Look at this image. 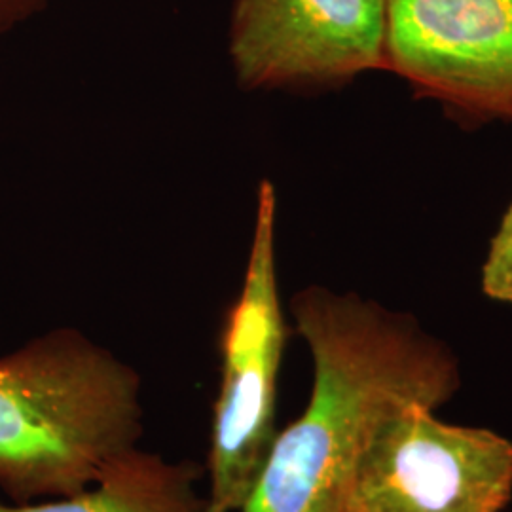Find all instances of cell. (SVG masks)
<instances>
[{
    "label": "cell",
    "mask_w": 512,
    "mask_h": 512,
    "mask_svg": "<svg viewBox=\"0 0 512 512\" xmlns=\"http://www.w3.org/2000/svg\"><path fill=\"white\" fill-rule=\"evenodd\" d=\"M313 363L310 401L277 433L243 512H348L355 473L401 408H439L459 389L452 349L408 315L310 285L291 298Z\"/></svg>",
    "instance_id": "obj_1"
},
{
    "label": "cell",
    "mask_w": 512,
    "mask_h": 512,
    "mask_svg": "<svg viewBox=\"0 0 512 512\" xmlns=\"http://www.w3.org/2000/svg\"><path fill=\"white\" fill-rule=\"evenodd\" d=\"M141 374L73 327L0 357V490L25 505L88 490L145 433Z\"/></svg>",
    "instance_id": "obj_2"
},
{
    "label": "cell",
    "mask_w": 512,
    "mask_h": 512,
    "mask_svg": "<svg viewBox=\"0 0 512 512\" xmlns=\"http://www.w3.org/2000/svg\"><path fill=\"white\" fill-rule=\"evenodd\" d=\"M275 224V186L262 179L241 291L220 329L219 389L203 463L211 512H243L279 433L277 384L289 325L279 296Z\"/></svg>",
    "instance_id": "obj_3"
},
{
    "label": "cell",
    "mask_w": 512,
    "mask_h": 512,
    "mask_svg": "<svg viewBox=\"0 0 512 512\" xmlns=\"http://www.w3.org/2000/svg\"><path fill=\"white\" fill-rule=\"evenodd\" d=\"M511 499V440L444 423L412 403L370 444L348 512H501Z\"/></svg>",
    "instance_id": "obj_4"
},
{
    "label": "cell",
    "mask_w": 512,
    "mask_h": 512,
    "mask_svg": "<svg viewBox=\"0 0 512 512\" xmlns=\"http://www.w3.org/2000/svg\"><path fill=\"white\" fill-rule=\"evenodd\" d=\"M385 71L461 124H512V0H387Z\"/></svg>",
    "instance_id": "obj_5"
},
{
    "label": "cell",
    "mask_w": 512,
    "mask_h": 512,
    "mask_svg": "<svg viewBox=\"0 0 512 512\" xmlns=\"http://www.w3.org/2000/svg\"><path fill=\"white\" fill-rule=\"evenodd\" d=\"M387 0H234L228 54L249 92H325L385 71Z\"/></svg>",
    "instance_id": "obj_6"
},
{
    "label": "cell",
    "mask_w": 512,
    "mask_h": 512,
    "mask_svg": "<svg viewBox=\"0 0 512 512\" xmlns=\"http://www.w3.org/2000/svg\"><path fill=\"white\" fill-rule=\"evenodd\" d=\"M203 480L198 461H173L137 446L84 492L25 505L0 501V512H211Z\"/></svg>",
    "instance_id": "obj_7"
},
{
    "label": "cell",
    "mask_w": 512,
    "mask_h": 512,
    "mask_svg": "<svg viewBox=\"0 0 512 512\" xmlns=\"http://www.w3.org/2000/svg\"><path fill=\"white\" fill-rule=\"evenodd\" d=\"M480 287L490 300L512 304V200L490 239L480 270Z\"/></svg>",
    "instance_id": "obj_8"
},
{
    "label": "cell",
    "mask_w": 512,
    "mask_h": 512,
    "mask_svg": "<svg viewBox=\"0 0 512 512\" xmlns=\"http://www.w3.org/2000/svg\"><path fill=\"white\" fill-rule=\"evenodd\" d=\"M48 0H0V35L37 16Z\"/></svg>",
    "instance_id": "obj_9"
}]
</instances>
